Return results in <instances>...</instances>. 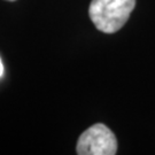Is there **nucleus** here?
Returning a JSON list of instances; mask_svg holds the SVG:
<instances>
[{
	"instance_id": "obj_4",
	"label": "nucleus",
	"mask_w": 155,
	"mask_h": 155,
	"mask_svg": "<svg viewBox=\"0 0 155 155\" xmlns=\"http://www.w3.org/2000/svg\"><path fill=\"white\" fill-rule=\"evenodd\" d=\"M7 1H15V0H7Z\"/></svg>"
},
{
	"instance_id": "obj_3",
	"label": "nucleus",
	"mask_w": 155,
	"mask_h": 155,
	"mask_svg": "<svg viewBox=\"0 0 155 155\" xmlns=\"http://www.w3.org/2000/svg\"><path fill=\"white\" fill-rule=\"evenodd\" d=\"M4 72H5V69H4V64H2V61L0 59V78L4 76Z\"/></svg>"
},
{
	"instance_id": "obj_2",
	"label": "nucleus",
	"mask_w": 155,
	"mask_h": 155,
	"mask_svg": "<svg viewBox=\"0 0 155 155\" xmlns=\"http://www.w3.org/2000/svg\"><path fill=\"white\" fill-rule=\"evenodd\" d=\"M76 152L79 155H114L117 152L116 137L105 124L97 123L81 134Z\"/></svg>"
},
{
	"instance_id": "obj_1",
	"label": "nucleus",
	"mask_w": 155,
	"mask_h": 155,
	"mask_svg": "<svg viewBox=\"0 0 155 155\" xmlns=\"http://www.w3.org/2000/svg\"><path fill=\"white\" fill-rule=\"evenodd\" d=\"M136 6V0H92L89 15L95 28L114 33L125 24Z\"/></svg>"
}]
</instances>
